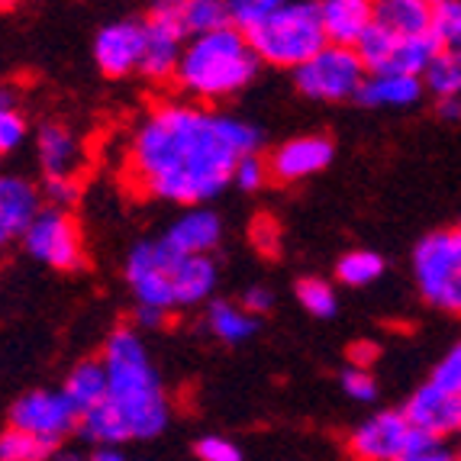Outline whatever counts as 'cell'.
Masks as SVG:
<instances>
[{
	"mask_svg": "<svg viewBox=\"0 0 461 461\" xmlns=\"http://www.w3.org/2000/svg\"><path fill=\"white\" fill-rule=\"evenodd\" d=\"M252 239L255 242H262L265 249H275L277 230L271 226V220H258V223H252Z\"/></svg>",
	"mask_w": 461,
	"mask_h": 461,
	"instance_id": "cell-38",
	"label": "cell"
},
{
	"mask_svg": "<svg viewBox=\"0 0 461 461\" xmlns=\"http://www.w3.org/2000/svg\"><path fill=\"white\" fill-rule=\"evenodd\" d=\"M181 4L185 0H162L149 10L146 26V49H142V62H139V75L149 81H171L177 75L181 55L187 46V30L185 16H181Z\"/></svg>",
	"mask_w": 461,
	"mask_h": 461,
	"instance_id": "cell-9",
	"label": "cell"
},
{
	"mask_svg": "<svg viewBox=\"0 0 461 461\" xmlns=\"http://www.w3.org/2000/svg\"><path fill=\"white\" fill-rule=\"evenodd\" d=\"M400 461H458V452H452L446 442L429 438V442H423L416 452H410L407 458H400Z\"/></svg>",
	"mask_w": 461,
	"mask_h": 461,
	"instance_id": "cell-36",
	"label": "cell"
},
{
	"mask_svg": "<svg viewBox=\"0 0 461 461\" xmlns=\"http://www.w3.org/2000/svg\"><path fill=\"white\" fill-rule=\"evenodd\" d=\"M23 246L36 262L49 265V268H55V271H77L85 265L81 232H77L68 210L42 207V213H39L30 230H26Z\"/></svg>",
	"mask_w": 461,
	"mask_h": 461,
	"instance_id": "cell-12",
	"label": "cell"
},
{
	"mask_svg": "<svg viewBox=\"0 0 461 461\" xmlns=\"http://www.w3.org/2000/svg\"><path fill=\"white\" fill-rule=\"evenodd\" d=\"M36 158L46 177H77L85 149L65 123H46L36 132Z\"/></svg>",
	"mask_w": 461,
	"mask_h": 461,
	"instance_id": "cell-17",
	"label": "cell"
},
{
	"mask_svg": "<svg viewBox=\"0 0 461 461\" xmlns=\"http://www.w3.org/2000/svg\"><path fill=\"white\" fill-rule=\"evenodd\" d=\"M194 452H197L200 461H242L239 446L223 436H203L197 446H194Z\"/></svg>",
	"mask_w": 461,
	"mask_h": 461,
	"instance_id": "cell-35",
	"label": "cell"
},
{
	"mask_svg": "<svg viewBox=\"0 0 461 461\" xmlns=\"http://www.w3.org/2000/svg\"><path fill=\"white\" fill-rule=\"evenodd\" d=\"M320 23L326 42L339 49H358L375 23V4L368 0H326L320 4Z\"/></svg>",
	"mask_w": 461,
	"mask_h": 461,
	"instance_id": "cell-16",
	"label": "cell"
},
{
	"mask_svg": "<svg viewBox=\"0 0 461 461\" xmlns=\"http://www.w3.org/2000/svg\"><path fill=\"white\" fill-rule=\"evenodd\" d=\"M59 461H81V455H75V452H62V455H59Z\"/></svg>",
	"mask_w": 461,
	"mask_h": 461,
	"instance_id": "cell-43",
	"label": "cell"
},
{
	"mask_svg": "<svg viewBox=\"0 0 461 461\" xmlns=\"http://www.w3.org/2000/svg\"><path fill=\"white\" fill-rule=\"evenodd\" d=\"M10 426L55 448L81 426V416L75 413L62 391H30L16 397V403L10 407Z\"/></svg>",
	"mask_w": 461,
	"mask_h": 461,
	"instance_id": "cell-11",
	"label": "cell"
},
{
	"mask_svg": "<svg viewBox=\"0 0 461 461\" xmlns=\"http://www.w3.org/2000/svg\"><path fill=\"white\" fill-rule=\"evenodd\" d=\"M162 239L181 255H210L223 239V223L210 207H187Z\"/></svg>",
	"mask_w": 461,
	"mask_h": 461,
	"instance_id": "cell-18",
	"label": "cell"
},
{
	"mask_svg": "<svg viewBox=\"0 0 461 461\" xmlns=\"http://www.w3.org/2000/svg\"><path fill=\"white\" fill-rule=\"evenodd\" d=\"M432 36L448 52H461V0H436L432 4Z\"/></svg>",
	"mask_w": 461,
	"mask_h": 461,
	"instance_id": "cell-27",
	"label": "cell"
},
{
	"mask_svg": "<svg viewBox=\"0 0 461 461\" xmlns=\"http://www.w3.org/2000/svg\"><path fill=\"white\" fill-rule=\"evenodd\" d=\"M375 26L393 36H429L432 4L429 0H381L375 4Z\"/></svg>",
	"mask_w": 461,
	"mask_h": 461,
	"instance_id": "cell-22",
	"label": "cell"
},
{
	"mask_svg": "<svg viewBox=\"0 0 461 461\" xmlns=\"http://www.w3.org/2000/svg\"><path fill=\"white\" fill-rule=\"evenodd\" d=\"M381 275H384V258L377 252H368V249L346 252L336 265V277L348 287H368Z\"/></svg>",
	"mask_w": 461,
	"mask_h": 461,
	"instance_id": "cell-24",
	"label": "cell"
},
{
	"mask_svg": "<svg viewBox=\"0 0 461 461\" xmlns=\"http://www.w3.org/2000/svg\"><path fill=\"white\" fill-rule=\"evenodd\" d=\"M332 142L326 136H297L268 155V175L281 185L313 177L332 162Z\"/></svg>",
	"mask_w": 461,
	"mask_h": 461,
	"instance_id": "cell-15",
	"label": "cell"
},
{
	"mask_svg": "<svg viewBox=\"0 0 461 461\" xmlns=\"http://www.w3.org/2000/svg\"><path fill=\"white\" fill-rule=\"evenodd\" d=\"M181 16H185L187 36H207V32L230 26V4H220V0H185L181 4Z\"/></svg>",
	"mask_w": 461,
	"mask_h": 461,
	"instance_id": "cell-25",
	"label": "cell"
},
{
	"mask_svg": "<svg viewBox=\"0 0 461 461\" xmlns=\"http://www.w3.org/2000/svg\"><path fill=\"white\" fill-rule=\"evenodd\" d=\"M136 320L142 330H152V326H162L168 320V313H158V310H149V307H136Z\"/></svg>",
	"mask_w": 461,
	"mask_h": 461,
	"instance_id": "cell-41",
	"label": "cell"
},
{
	"mask_svg": "<svg viewBox=\"0 0 461 461\" xmlns=\"http://www.w3.org/2000/svg\"><path fill=\"white\" fill-rule=\"evenodd\" d=\"M87 461H132V458H126L120 448H94Z\"/></svg>",
	"mask_w": 461,
	"mask_h": 461,
	"instance_id": "cell-42",
	"label": "cell"
},
{
	"mask_svg": "<svg viewBox=\"0 0 461 461\" xmlns=\"http://www.w3.org/2000/svg\"><path fill=\"white\" fill-rule=\"evenodd\" d=\"M271 307H275V294H271L268 287L255 285V287H249V291L242 294V310H246V313L258 316V313H268Z\"/></svg>",
	"mask_w": 461,
	"mask_h": 461,
	"instance_id": "cell-37",
	"label": "cell"
},
{
	"mask_svg": "<svg viewBox=\"0 0 461 461\" xmlns=\"http://www.w3.org/2000/svg\"><path fill=\"white\" fill-rule=\"evenodd\" d=\"M39 213H42L39 187L20 175H0V223L10 239H23Z\"/></svg>",
	"mask_w": 461,
	"mask_h": 461,
	"instance_id": "cell-19",
	"label": "cell"
},
{
	"mask_svg": "<svg viewBox=\"0 0 461 461\" xmlns=\"http://www.w3.org/2000/svg\"><path fill=\"white\" fill-rule=\"evenodd\" d=\"M207 326L220 342H230V346H239L258 332V320L252 313L239 307V303H230V300H213L207 307Z\"/></svg>",
	"mask_w": 461,
	"mask_h": 461,
	"instance_id": "cell-23",
	"label": "cell"
},
{
	"mask_svg": "<svg viewBox=\"0 0 461 461\" xmlns=\"http://www.w3.org/2000/svg\"><path fill=\"white\" fill-rule=\"evenodd\" d=\"M132 461H142V458H132Z\"/></svg>",
	"mask_w": 461,
	"mask_h": 461,
	"instance_id": "cell-46",
	"label": "cell"
},
{
	"mask_svg": "<svg viewBox=\"0 0 461 461\" xmlns=\"http://www.w3.org/2000/svg\"><path fill=\"white\" fill-rule=\"evenodd\" d=\"M413 277L426 303L461 316V258L455 230L429 232L413 249Z\"/></svg>",
	"mask_w": 461,
	"mask_h": 461,
	"instance_id": "cell-6",
	"label": "cell"
},
{
	"mask_svg": "<svg viewBox=\"0 0 461 461\" xmlns=\"http://www.w3.org/2000/svg\"><path fill=\"white\" fill-rule=\"evenodd\" d=\"M107 403L81 416L77 432L94 448H120L162 436L171 420L168 393L152 365L146 342L130 326H116L104 346Z\"/></svg>",
	"mask_w": 461,
	"mask_h": 461,
	"instance_id": "cell-2",
	"label": "cell"
},
{
	"mask_svg": "<svg viewBox=\"0 0 461 461\" xmlns=\"http://www.w3.org/2000/svg\"><path fill=\"white\" fill-rule=\"evenodd\" d=\"M262 132L236 116L165 104L139 123L126 152V175L142 194L181 207H203L232 185L242 155L258 152Z\"/></svg>",
	"mask_w": 461,
	"mask_h": 461,
	"instance_id": "cell-1",
	"label": "cell"
},
{
	"mask_svg": "<svg viewBox=\"0 0 461 461\" xmlns=\"http://www.w3.org/2000/svg\"><path fill=\"white\" fill-rule=\"evenodd\" d=\"M146 49V26L136 20H116L107 23L94 39V59L107 77H126L139 71Z\"/></svg>",
	"mask_w": 461,
	"mask_h": 461,
	"instance_id": "cell-13",
	"label": "cell"
},
{
	"mask_svg": "<svg viewBox=\"0 0 461 461\" xmlns=\"http://www.w3.org/2000/svg\"><path fill=\"white\" fill-rule=\"evenodd\" d=\"M126 285L139 307L175 313L197 307L213 294L216 265L210 255H181L165 242H139L126 258Z\"/></svg>",
	"mask_w": 461,
	"mask_h": 461,
	"instance_id": "cell-3",
	"label": "cell"
},
{
	"mask_svg": "<svg viewBox=\"0 0 461 461\" xmlns=\"http://www.w3.org/2000/svg\"><path fill=\"white\" fill-rule=\"evenodd\" d=\"M365 77H368V68H365V62L358 59L355 49L326 46L323 52H316L307 65H300V68L294 71V85L310 100L339 104V100L358 97Z\"/></svg>",
	"mask_w": 461,
	"mask_h": 461,
	"instance_id": "cell-7",
	"label": "cell"
},
{
	"mask_svg": "<svg viewBox=\"0 0 461 461\" xmlns=\"http://www.w3.org/2000/svg\"><path fill=\"white\" fill-rule=\"evenodd\" d=\"M342 391L352 400H358V403H371V400L377 397V381H375V375H371V368H355V365H348V368L342 371Z\"/></svg>",
	"mask_w": 461,
	"mask_h": 461,
	"instance_id": "cell-33",
	"label": "cell"
},
{
	"mask_svg": "<svg viewBox=\"0 0 461 461\" xmlns=\"http://www.w3.org/2000/svg\"><path fill=\"white\" fill-rule=\"evenodd\" d=\"M7 242H10V232L4 230V223H0V246H7Z\"/></svg>",
	"mask_w": 461,
	"mask_h": 461,
	"instance_id": "cell-44",
	"label": "cell"
},
{
	"mask_svg": "<svg viewBox=\"0 0 461 461\" xmlns=\"http://www.w3.org/2000/svg\"><path fill=\"white\" fill-rule=\"evenodd\" d=\"M436 113L442 116L446 123H461V97L438 100V104H436Z\"/></svg>",
	"mask_w": 461,
	"mask_h": 461,
	"instance_id": "cell-39",
	"label": "cell"
},
{
	"mask_svg": "<svg viewBox=\"0 0 461 461\" xmlns=\"http://www.w3.org/2000/svg\"><path fill=\"white\" fill-rule=\"evenodd\" d=\"M255 71H258V59L249 39L230 23L207 36L187 39L175 81L194 97L220 100L242 91L255 77Z\"/></svg>",
	"mask_w": 461,
	"mask_h": 461,
	"instance_id": "cell-4",
	"label": "cell"
},
{
	"mask_svg": "<svg viewBox=\"0 0 461 461\" xmlns=\"http://www.w3.org/2000/svg\"><path fill=\"white\" fill-rule=\"evenodd\" d=\"M62 393L75 407L77 416L94 413L97 407L107 403V368H104V358H85L68 371L62 384Z\"/></svg>",
	"mask_w": 461,
	"mask_h": 461,
	"instance_id": "cell-20",
	"label": "cell"
},
{
	"mask_svg": "<svg viewBox=\"0 0 461 461\" xmlns=\"http://www.w3.org/2000/svg\"><path fill=\"white\" fill-rule=\"evenodd\" d=\"M426 91H432L438 100L461 97V52H442L436 55V62L429 65V71L423 75Z\"/></svg>",
	"mask_w": 461,
	"mask_h": 461,
	"instance_id": "cell-26",
	"label": "cell"
},
{
	"mask_svg": "<svg viewBox=\"0 0 461 461\" xmlns=\"http://www.w3.org/2000/svg\"><path fill=\"white\" fill-rule=\"evenodd\" d=\"M423 91H426L423 77L368 75L355 100H358V104H365V107H413V104H420Z\"/></svg>",
	"mask_w": 461,
	"mask_h": 461,
	"instance_id": "cell-21",
	"label": "cell"
},
{
	"mask_svg": "<svg viewBox=\"0 0 461 461\" xmlns=\"http://www.w3.org/2000/svg\"><path fill=\"white\" fill-rule=\"evenodd\" d=\"M242 36L249 39L258 62L294 71L330 46L323 23H320V4H281V0H275L268 14Z\"/></svg>",
	"mask_w": 461,
	"mask_h": 461,
	"instance_id": "cell-5",
	"label": "cell"
},
{
	"mask_svg": "<svg viewBox=\"0 0 461 461\" xmlns=\"http://www.w3.org/2000/svg\"><path fill=\"white\" fill-rule=\"evenodd\" d=\"M429 442V436L410 423L403 410H381L355 426L348 436V452L355 461H400Z\"/></svg>",
	"mask_w": 461,
	"mask_h": 461,
	"instance_id": "cell-10",
	"label": "cell"
},
{
	"mask_svg": "<svg viewBox=\"0 0 461 461\" xmlns=\"http://www.w3.org/2000/svg\"><path fill=\"white\" fill-rule=\"evenodd\" d=\"M375 346H368V342H362V346H352L348 348V358H352L355 368H368L371 362H375Z\"/></svg>",
	"mask_w": 461,
	"mask_h": 461,
	"instance_id": "cell-40",
	"label": "cell"
},
{
	"mask_svg": "<svg viewBox=\"0 0 461 461\" xmlns=\"http://www.w3.org/2000/svg\"><path fill=\"white\" fill-rule=\"evenodd\" d=\"M52 458V448L46 442H39V438L26 436V432L7 429L0 432V461H49Z\"/></svg>",
	"mask_w": 461,
	"mask_h": 461,
	"instance_id": "cell-28",
	"label": "cell"
},
{
	"mask_svg": "<svg viewBox=\"0 0 461 461\" xmlns=\"http://www.w3.org/2000/svg\"><path fill=\"white\" fill-rule=\"evenodd\" d=\"M455 249H458V258H461V230H455Z\"/></svg>",
	"mask_w": 461,
	"mask_h": 461,
	"instance_id": "cell-45",
	"label": "cell"
},
{
	"mask_svg": "<svg viewBox=\"0 0 461 461\" xmlns=\"http://www.w3.org/2000/svg\"><path fill=\"white\" fill-rule=\"evenodd\" d=\"M42 194L49 197V207L68 210L81 197V185H77V177H46L42 181Z\"/></svg>",
	"mask_w": 461,
	"mask_h": 461,
	"instance_id": "cell-34",
	"label": "cell"
},
{
	"mask_svg": "<svg viewBox=\"0 0 461 461\" xmlns=\"http://www.w3.org/2000/svg\"><path fill=\"white\" fill-rule=\"evenodd\" d=\"M429 384H436V387H442V391L461 397V342H455V346L442 355V362L432 368Z\"/></svg>",
	"mask_w": 461,
	"mask_h": 461,
	"instance_id": "cell-31",
	"label": "cell"
},
{
	"mask_svg": "<svg viewBox=\"0 0 461 461\" xmlns=\"http://www.w3.org/2000/svg\"><path fill=\"white\" fill-rule=\"evenodd\" d=\"M268 158H262L258 152L252 155H242L236 165V171H232V185L242 187V191H258V187H265V181H268Z\"/></svg>",
	"mask_w": 461,
	"mask_h": 461,
	"instance_id": "cell-32",
	"label": "cell"
},
{
	"mask_svg": "<svg viewBox=\"0 0 461 461\" xmlns=\"http://www.w3.org/2000/svg\"><path fill=\"white\" fill-rule=\"evenodd\" d=\"M23 139H26V120L14 107V94L0 91V155L20 149Z\"/></svg>",
	"mask_w": 461,
	"mask_h": 461,
	"instance_id": "cell-30",
	"label": "cell"
},
{
	"mask_svg": "<svg viewBox=\"0 0 461 461\" xmlns=\"http://www.w3.org/2000/svg\"><path fill=\"white\" fill-rule=\"evenodd\" d=\"M358 59L365 62L368 75H410L423 77L436 55L442 52L438 39L432 36H393L371 23L368 36L358 42Z\"/></svg>",
	"mask_w": 461,
	"mask_h": 461,
	"instance_id": "cell-8",
	"label": "cell"
},
{
	"mask_svg": "<svg viewBox=\"0 0 461 461\" xmlns=\"http://www.w3.org/2000/svg\"><path fill=\"white\" fill-rule=\"evenodd\" d=\"M297 303L307 310L310 316H332L339 310V300H336V291L332 285H326L323 277H300L297 281Z\"/></svg>",
	"mask_w": 461,
	"mask_h": 461,
	"instance_id": "cell-29",
	"label": "cell"
},
{
	"mask_svg": "<svg viewBox=\"0 0 461 461\" xmlns=\"http://www.w3.org/2000/svg\"><path fill=\"white\" fill-rule=\"evenodd\" d=\"M403 416H407L423 436L442 442V438L458 436L461 432V397H455V393L442 391V387L426 381V384L416 387L413 397L407 400Z\"/></svg>",
	"mask_w": 461,
	"mask_h": 461,
	"instance_id": "cell-14",
	"label": "cell"
}]
</instances>
